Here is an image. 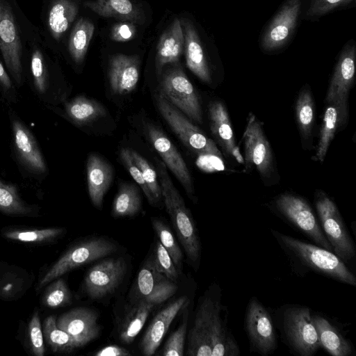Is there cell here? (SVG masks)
Segmentation results:
<instances>
[{
  "mask_svg": "<svg viewBox=\"0 0 356 356\" xmlns=\"http://www.w3.org/2000/svg\"><path fill=\"white\" fill-rule=\"evenodd\" d=\"M356 0H305L302 19L316 22L336 11L355 6Z\"/></svg>",
  "mask_w": 356,
  "mask_h": 356,
  "instance_id": "e575fe53",
  "label": "cell"
},
{
  "mask_svg": "<svg viewBox=\"0 0 356 356\" xmlns=\"http://www.w3.org/2000/svg\"><path fill=\"white\" fill-rule=\"evenodd\" d=\"M94 31L93 23L87 19L81 18L76 23L68 44L69 52L75 63L79 64L83 60Z\"/></svg>",
  "mask_w": 356,
  "mask_h": 356,
  "instance_id": "d6a6232c",
  "label": "cell"
},
{
  "mask_svg": "<svg viewBox=\"0 0 356 356\" xmlns=\"http://www.w3.org/2000/svg\"><path fill=\"white\" fill-rule=\"evenodd\" d=\"M131 156L140 169L143 177L152 193L156 204L161 202L162 198L161 189L160 187L157 174L148 161L134 150H129Z\"/></svg>",
  "mask_w": 356,
  "mask_h": 356,
  "instance_id": "b9f144b4",
  "label": "cell"
},
{
  "mask_svg": "<svg viewBox=\"0 0 356 356\" xmlns=\"http://www.w3.org/2000/svg\"><path fill=\"white\" fill-rule=\"evenodd\" d=\"M184 37V51L189 70L202 81L212 83L213 63L205 41L202 38L195 24L188 19L181 22Z\"/></svg>",
  "mask_w": 356,
  "mask_h": 356,
  "instance_id": "2e32d148",
  "label": "cell"
},
{
  "mask_svg": "<svg viewBox=\"0 0 356 356\" xmlns=\"http://www.w3.org/2000/svg\"><path fill=\"white\" fill-rule=\"evenodd\" d=\"M116 250L115 243L103 237H92L81 241L67 250L49 268L37 289L42 288L74 268L108 256Z\"/></svg>",
  "mask_w": 356,
  "mask_h": 356,
  "instance_id": "ba28073f",
  "label": "cell"
},
{
  "mask_svg": "<svg viewBox=\"0 0 356 356\" xmlns=\"http://www.w3.org/2000/svg\"><path fill=\"white\" fill-rule=\"evenodd\" d=\"M142 207V200L138 186L133 184H122L114 198L111 214L114 218L133 217Z\"/></svg>",
  "mask_w": 356,
  "mask_h": 356,
  "instance_id": "1f68e13d",
  "label": "cell"
},
{
  "mask_svg": "<svg viewBox=\"0 0 356 356\" xmlns=\"http://www.w3.org/2000/svg\"><path fill=\"white\" fill-rule=\"evenodd\" d=\"M58 327L82 347L98 337L100 326L97 312L87 307H77L62 314L56 321Z\"/></svg>",
  "mask_w": 356,
  "mask_h": 356,
  "instance_id": "ffe728a7",
  "label": "cell"
},
{
  "mask_svg": "<svg viewBox=\"0 0 356 356\" xmlns=\"http://www.w3.org/2000/svg\"><path fill=\"white\" fill-rule=\"evenodd\" d=\"M184 47V37L180 20L175 18L160 38L157 46L156 67L159 74L167 63H178Z\"/></svg>",
  "mask_w": 356,
  "mask_h": 356,
  "instance_id": "484cf974",
  "label": "cell"
},
{
  "mask_svg": "<svg viewBox=\"0 0 356 356\" xmlns=\"http://www.w3.org/2000/svg\"><path fill=\"white\" fill-rule=\"evenodd\" d=\"M152 224L159 242L169 253L176 268L180 272L184 257L172 231L164 222L159 219H153Z\"/></svg>",
  "mask_w": 356,
  "mask_h": 356,
  "instance_id": "74e56055",
  "label": "cell"
},
{
  "mask_svg": "<svg viewBox=\"0 0 356 356\" xmlns=\"http://www.w3.org/2000/svg\"><path fill=\"white\" fill-rule=\"evenodd\" d=\"M243 139L245 171L250 172L254 168L262 179H269L274 171L273 152L261 123L252 114Z\"/></svg>",
  "mask_w": 356,
  "mask_h": 356,
  "instance_id": "7c38bea8",
  "label": "cell"
},
{
  "mask_svg": "<svg viewBox=\"0 0 356 356\" xmlns=\"http://www.w3.org/2000/svg\"><path fill=\"white\" fill-rule=\"evenodd\" d=\"M46 307L57 308L64 307L71 302V293L63 279H58L47 289L43 297Z\"/></svg>",
  "mask_w": 356,
  "mask_h": 356,
  "instance_id": "7bdbcfd3",
  "label": "cell"
},
{
  "mask_svg": "<svg viewBox=\"0 0 356 356\" xmlns=\"http://www.w3.org/2000/svg\"><path fill=\"white\" fill-rule=\"evenodd\" d=\"M295 111L300 133L303 138L308 139L313 130L315 118L314 102L309 88H304L299 92Z\"/></svg>",
  "mask_w": 356,
  "mask_h": 356,
  "instance_id": "836d02e7",
  "label": "cell"
},
{
  "mask_svg": "<svg viewBox=\"0 0 356 356\" xmlns=\"http://www.w3.org/2000/svg\"><path fill=\"white\" fill-rule=\"evenodd\" d=\"M29 337L31 348L36 356H43L44 346L43 341V333L38 312H35L29 324Z\"/></svg>",
  "mask_w": 356,
  "mask_h": 356,
  "instance_id": "bcb514c9",
  "label": "cell"
},
{
  "mask_svg": "<svg viewBox=\"0 0 356 356\" xmlns=\"http://www.w3.org/2000/svg\"><path fill=\"white\" fill-rule=\"evenodd\" d=\"M270 231L286 255L291 270L298 277L315 273L343 284L356 286L354 273L332 251L273 229Z\"/></svg>",
  "mask_w": 356,
  "mask_h": 356,
  "instance_id": "7a4b0ae2",
  "label": "cell"
},
{
  "mask_svg": "<svg viewBox=\"0 0 356 356\" xmlns=\"http://www.w3.org/2000/svg\"><path fill=\"white\" fill-rule=\"evenodd\" d=\"M65 109L68 118L79 125L92 122L106 114V109L101 104L83 96L67 102Z\"/></svg>",
  "mask_w": 356,
  "mask_h": 356,
  "instance_id": "4dcf8cb0",
  "label": "cell"
},
{
  "mask_svg": "<svg viewBox=\"0 0 356 356\" xmlns=\"http://www.w3.org/2000/svg\"><path fill=\"white\" fill-rule=\"evenodd\" d=\"M272 207L283 220L312 240L314 244L332 251L318 218L302 197L291 193L280 194L274 200Z\"/></svg>",
  "mask_w": 356,
  "mask_h": 356,
  "instance_id": "52a82bcc",
  "label": "cell"
},
{
  "mask_svg": "<svg viewBox=\"0 0 356 356\" xmlns=\"http://www.w3.org/2000/svg\"><path fill=\"white\" fill-rule=\"evenodd\" d=\"M177 289L176 282L159 273L150 257L138 272L131 300L145 301L156 306L170 298Z\"/></svg>",
  "mask_w": 356,
  "mask_h": 356,
  "instance_id": "9a60e30c",
  "label": "cell"
},
{
  "mask_svg": "<svg viewBox=\"0 0 356 356\" xmlns=\"http://www.w3.org/2000/svg\"><path fill=\"white\" fill-rule=\"evenodd\" d=\"M356 43L348 40L341 49L325 95V103L346 102L355 76Z\"/></svg>",
  "mask_w": 356,
  "mask_h": 356,
  "instance_id": "e0dca14e",
  "label": "cell"
},
{
  "mask_svg": "<svg viewBox=\"0 0 356 356\" xmlns=\"http://www.w3.org/2000/svg\"><path fill=\"white\" fill-rule=\"evenodd\" d=\"M304 1L284 0L265 24L259 37L264 54H277L289 45L302 20Z\"/></svg>",
  "mask_w": 356,
  "mask_h": 356,
  "instance_id": "5b68a950",
  "label": "cell"
},
{
  "mask_svg": "<svg viewBox=\"0 0 356 356\" xmlns=\"http://www.w3.org/2000/svg\"><path fill=\"white\" fill-rule=\"evenodd\" d=\"M0 92L8 101L15 102L16 90L15 86L0 61Z\"/></svg>",
  "mask_w": 356,
  "mask_h": 356,
  "instance_id": "7dc6e473",
  "label": "cell"
},
{
  "mask_svg": "<svg viewBox=\"0 0 356 356\" xmlns=\"http://www.w3.org/2000/svg\"><path fill=\"white\" fill-rule=\"evenodd\" d=\"M65 232L63 227H50L42 229H16L4 233L8 239L26 243L48 242L61 236Z\"/></svg>",
  "mask_w": 356,
  "mask_h": 356,
  "instance_id": "f35d334b",
  "label": "cell"
},
{
  "mask_svg": "<svg viewBox=\"0 0 356 356\" xmlns=\"http://www.w3.org/2000/svg\"><path fill=\"white\" fill-rule=\"evenodd\" d=\"M22 42L12 8L6 0H0V50L16 84L24 81Z\"/></svg>",
  "mask_w": 356,
  "mask_h": 356,
  "instance_id": "4fadbf2b",
  "label": "cell"
},
{
  "mask_svg": "<svg viewBox=\"0 0 356 356\" xmlns=\"http://www.w3.org/2000/svg\"><path fill=\"white\" fill-rule=\"evenodd\" d=\"M127 272V264L122 258L101 261L87 271L84 290L91 299H100L112 294L122 283Z\"/></svg>",
  "mask_w": 356,
  "mask_h": 356,
  "instance_id": "5bb4252c",
  "label": "cell"
},
{
  "mask_svg": "<svg viewBox=\"0 0 356 356\" xmlns=\"http://www.w3.org/2000/svg\"><path fill=\"white\" fill-rule=\"evenodd\" d=\"M312 319L321 348L333 356L355 355V349L352 342L346 339L327 318L312 312Z\"/></svg>",
  "mask_w": 356,
  "mask_h": 356,
  "instance_id": "d4e9b609",
  "label": "cell"
},
{
  "mask_svg": "<svg viewBox=\"0 0 356 356\" xmlns=\"http://www.w3.org/2000/svg\"><path fill=\"white\" fill-rule=\"evenodd\" d=\"M121 160L135 181L141 188L150 204L155 206L156 202L146 184L142 173L133 161L129 149H122L120 152Z\"/></svg>",
  "mask_w": 356,
  "mask_h": 356,
  "instance_id": "f6af8a7d",
  "label": "cell"
},
{
  "mask_svg": "<svg viewBox=\"0 0 356 356\" xmlns=\"http://www.w3.org/2000/svg\"><path fill=\"white\" fill-rule=\"evenodd\" d=\"M146 131L154 149L165 165L184 186L188 197L196 202L192 177L181 155L170 140L157 127L147 124Z\"/></svg>",
  "mask_w": 356,
  "mask_h": 356,
  "instance_id": "d6986e66",
  "label": "cell"
},
{
  "mask_svg": "<svg viewBox=\"0 0 356 356\" xmlns=\"http://www.w3.org/2000/svg\"><path fill=\"white\" fill-rule=\"evenodd\" d=\"M134 33V29L129 24H120L114 27L112 37L115 40L125 41L129 40Z\"/></svg>",
  "mask_w": 356,
  "mask_h": 356,
  "instance_id": "c3c4849f",
  "label": "cell"
},
{
  "mask_svg": "<svg viewBox=\"0 0 356 356\" xmlns=\"http://www.w3.org/2000/svg\"><path fill=\"white\" fill-rule=\"evenodd\" d=\"M84 6L99 15L122 21L142 23L143 10L130 0H89Z\"/></svg>",
  "mask_w": 356,
  "mask_h": 356,
  "instance_id": "f1b7e54d",
  "label": "cell"
},
{
  "mask_svg": "<svg viewBox=\"0 0 356 356\" xmlns=\"http://www.w3.org/2000/svg\"><path fill=\"white\" fill-rule=\"evenodd\" d=\"M156 103L162 117L186 147L199 155L210 154L222 157L215 143L161 94L156 96Z\"/></svg>",
  "mask_w": 356,
  "mask_h": 356,
  "instance_id": "30bf717a",
  "label": "cell"
},
{
  "mask_svg": "<svg viewBox=\"0 0 356 356\" xmlns=\"http://www.w3.org/2000/svg\"><path fill=\"white\" fill-rule=\"evenodd\" d=\"M244 330L250 352L267 356L277 348V337L271 313L256 296L251 297L246 306Z\"/></svg>",
  "mask_w": 356,
  "mask_h": 356,
  "instance_id": "9c48e42d",
  "label": "cell"
},
{
  "mask_svg": "<svg viewBox=\"0 0 356 356\" xmlns=\"http://www.w3.org/2000/svg\"><path fill=\"white\" fill-rule=\"evenodd\" d=\"M348 102H337L326 104L320 129L319 140L316 145L315 158L323 162L330 145L339 128L348 120Z\"/></svg>",
  "mask_w": 356,
  "mask_h": 356,
  "instance_id": "603a6c76",
  "label": "cell"
},
{
  "mask_svg": "<svg viewBox=\"0 0 356 356\" xmlns=\"http://www.w3.org/2000/svg\"><path fill=\"white\" fill-rule=\"evenodd\" d=\"M156 307L145 301H132L118 323V333L124 343H131L143 327L149 314Z\"/></svg>",
  "mask_w": 356,
  "mask_h": 356,
  "instance_id": "83f0119b",
  "label": "cell"
},
{
  "mask_svg": "<svg viewBox=\"0 0 356 356\" xmlns=\"http://www.w3.org/2000/svg\"><path fill=\"white\" fill-rule=\"evenodd\" d=\"M189 312L188 306L184 308L181 323L168 339L161 355L163 356H183L186 337Z\"/></svg>",
  "mask_w": 356,
  "mask_h": 356,
  "instance_id": "60d3db41",
  "label": "cell"
},
{
  "mask_svg": "<svg viewBox=\"0 0 356 356\" xmlns=\"http://www.w3.org/2000/svg\"><path fill=\"white\" fill-rule=\"evenodd\" d=\"M13 146L19 163L31 173L40 175L47 171L45 160L31 130L10 111Z\"/></svg>",
  "mask_w": 356,
  "mask_h": 356,
  "instance_id": "ac0fdd59",
  "label": "cell"
},
{
  "mask_svg": "<svg viewBox=\"0 0 356 356\" xmlns=\"http://www.w3.org/2000/svg\"><path fill=\"white\" fill-rule=\"evenodd\" d=\"M0 211L9 215H28L33 212L19 197L17 188L0 179Z\"/></svg>",
  "mask_w": 356,
  "mask_h": 356,
  "instance_id": "8d00e7d4",
  "label": "cell"
},
{
  "mask_svg": "<svg viewBox=\"0 0 356 356\" xmlns=\"http://www.w3.org/2000/svg\"><path fill=\"white\" fill-rule=\"evenodd\" d=\"M78 13L77 5L72 0H54L49 8L47 25L52 36L59 40L67 31Z\"/></svg>",
  "mask_w": 356,
  "mask_h": 356,
  "instance_id": "f546056e",
  "label": "cell"
},
{
  "mask_svg": "<svg viewBox=\"0 0 356 356\" xmlns=\"http://www.w3.org/2000/svg\"><path fill=\"white\" fill-rule=\"evenodd\" d=\"M209 118L211 133L223 150L224 154L233 156L238 149L236 145L233 129L227 110L219 102H212L209 105Z\"/></svg>",
  "mask_w": 356,
  "mask_h": 356,
  "instance_id": "4316f807",
  "label": "cell"
},
{
  "mask_svg": "<svg viewBox=\"0 0 356 356\" xmlns=\"http://www.w3.org/2000/svg\"><path fill=\"white\" fill-rule=\"evenodd\" d=\"M152 259L159 273L174 282L177 281L179 272L169 253L159 241L156 242Z\"/></svg>",
  "mask_w": 356,
  "mask_h": 356,
  "instance_id": "ee69618b",
  "label": "cell"
},
{
  "mask_svg": "<svg viewBox=\"0 0 356 356\" xmlns=\"http://www.w3.org/2000/svg\"><path fill=\"white\" fill-rule=\"evenodd\" d=\"M131 355L127 349L117 345L106 346L94 353L95 356H129Z\"/></svg>",
  "mask_w": 356,
  "mask_h": 356,
  "instance_id": "681fc988",
  "label": "cell"
},
{
  "mask_svg": "<svg viewBox=\"0 0 356 356\" xmlns=\"http://www.w3.org/2000/svg\"><path fill=\"white\" fill-rule=\"evenodd\" d=\"M314 205L319 224L332 252L345 264L353 262L356 254L355 243L335 202L323 191H317Z\"/></svg>",
  "mask_w": 356,
  "mask_h": 356,
  "instance_id": "8992f818",
  "label": "cell"
},
{
  "mask_svg": "<svg viewBox=\"0 0 356 356\" xmlns=\"http://www.w3.org/2000/svg\"><path fill=\"white\" fill-rule=\"evenodd\" d=\"M157 175L166 211L187 258L197 270L201 260V241L190 211L185 206L179 191L173 185L165 163L156 160Z\"/></svg>",
  "mask_w": 356,
  "mask_h": 356,
  "instance_id": "3957f363",
  "label": "cell"
},
{
  "mask_svg": "<svg viewBox=\"0 0 356 356\" xmlns=\"http://www.w3.org/2000/svg\"><path fill=\"white\" fill-rule=\"evenodd\" d=\"M275 328L289 351L299 356H312L321 348L312 319L307 306L285 304L271 313Z\"/></svg>",
  "mask_w": 356,
  "mask_h": 356,
  "instance_id": "277c9868",
  "label": "cell"
},
{
  "mask_svg": "<svg viewBox=\"0 0 356 356\" xmlns=\"http://www.w3.org/2000/svg\"><path fill=\"white\" fill-rule=\"evenodd\" d=\"M112 179L113 169L110 164L97 154H90L87 162L88 189L90 201L95 207H102Z\"/></svg>",
  "mask_w": 356,
  "mask_h": 356,
  "instance_id": "cb8c5ba5",
  "label": "cell"
},
{
  "mask_svg": "<svg viewBox=\"0 0 356 356\" xmlns=\"http://www.w3.org/2000/svg\"><path fill=\"white\" fill-rule=\"evenodd\" d=\"M31 72L35 92L40 97H45L49 88L48 73L42 52L35 49L31 55Z\"/></svg>",
  "mask_w": 356,
  "mask_h": 356,
  "instance_id": "ab89813d",
  "label": "cell"
},
{
  "mask_svg": "<svg viewBox=\"0 0 356 356\" xmlns=\"http://www.w3.org/2000/svg\"><path fill=\"white\" fill-rule=\"evenodd\" d=\"M160 94L190 119L202 124V112L196 91L179 67L165 72L161 82Z\"/></svg>",
  "mask_w": 356,
  "mask_h": 356,
  "instance_id": "8fae6325",
  "label": "cell"
},
{
  "mask_svg": "<svg viewBox=\"0 0 356 356\" xmlns=\"http://www.w3.org/2000/svg\"><path fill=\"white\" fill-rule=\"evenodd\" d=\"M222 289L211 284L200 298L193 325L188 334V356H238L240 348L229 325L228 309Z\"/></svg>",
  "mask_w": 356,
  "mask_h": 356,
  "instance_id": "6da1fadb",
  "label": "cell"
},
{
  "mask_svg": "<svg viewBox=\"0 0 356 356\" xmlns=\"http://www.w3.org/2000/svg\"><path fill=\"white\" fill-rule=\"evenodd\" d=\"M43 332L47 343L54 352L70 353L79 348L71 336L58 327L54 316H49L45 319Z\"/></svg>",
  "mask_w": 356,
  "mask_h": 356,
  "instance_id": "d590c367",
  "label": "cell"
},
{
  "mask_svg": "<svg viewBox=\"0 0 356 356\" xmlns=\"http://www.w3.org/2000/svg\"><path fill=\"white\" fill-rule=\"evenodd\" d=\"M189 302L186 296L179 297L154 316L140 344V351L144 355L152 356L155 353L170 324L177 314L188 306Z\"/></svg>",
  "mask_w": 356,
  "mask_h": 356,
  "instance_id": "44dd1931",
  "label": "cell"
},
{
  "mask_svg": "<svg viewBox=\"0 0 356 356\" xmlns=\"http://www.w3.org/2000/svg\"><path fill=\"white\" fill-rule=\"evenodd\" d=\"M109 83L115 94L132 91L139 78V62L136 56L117 54L110 60Z\"/></svg>",
  "mask_w": 356,
  "mask_h": 356,
  "instance_id": "7402d4cb",
  "label": "cell"
}]
</instances>
